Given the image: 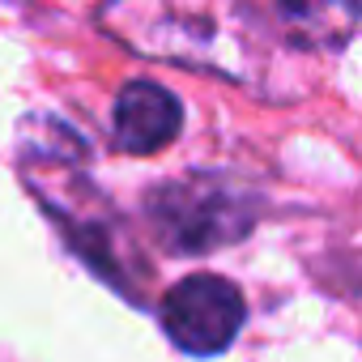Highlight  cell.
<instances>
[{
    "label": "cell",
    "mask_w": 362,
    "mask_h": 362,
    "mask_svg": "<svg viewBox=\"0 0 362 362\" xmlns=\"http://www.w3.org/2000/svg\"><path fill=\"white\" fill-rule=\"evenodd\" d=\"M98 26L145 60L239 86H256L269 60V30L252 0H103Z\"/></svg>",
    "instance_id": "1"
},
{
    "label": "cell",
    "mask_w": 362,
    "mask_h": 362,
    "mask_svg": "<svg viewBox=\"0 0 362 362\" xmlns=\"http://www.w3.org/2000/svg\"><path fill=\"white\" fill-rule=\"evenodd\" d=\"M86 141L52 115H26L18 124V170L43 214L64 230V243L119 294L141 298L136 281L145 273L141 256L128 243V230L111 214L107 197L86 175Z\"/></svg>",
    "instance_id": "2"
},
{
    "label": "cell",
    "mask_w": 362,
    "mask_h": 362,
    "mask_svg": "<svg viewBox=\"0 0 362 362\" xmlns=\"http://www.w3.org/2000/svg\"><path fill=\"white\" fill-rule=\"evenodd\" d=\"M141 214L166 256H209L243 243L256 230L260 197L222 170H197L153 184Z\"/></svg>",
    "instance_id": "3"
},
{
    "label": "cell",
    "mask_w": 362,
    "mask_h": 362,
    "mask_svg": "<svg viewBox=\"0 0 362 362\" xmlns=\"http://www.w3.org/2000/svg\"><path fill=\"white\" fill-rule=\"evenodd\" d=\"M158 324L175 349L192 358H218L235 345L247 324L243 290L218 273H192L175 281L158 303Z\"/></svg>",
    "instance_id": "4"
},
{
    "label": "cell",
    "mask_w": 362,
    "mask_h": 362,
    "mask_svg": "<svg viewBox=\"0 0 362 362\" xmlns=\"http://www.w3.org/2000/svg\"><path fill=\"white\" fill-rule=\"evenodd\" d=\"M184 132V103L158 81H128L115 94L111 141L119 153L149 158Z\"/></svg>",
    "instance_id": "5"
},
{
    "label": "cell",
    "mask_w": 362,
    "mask_h": 362,
    "mask_svg": "<svg viewBox=\"0 0 362 362\" xmlns=\"http://www.w3.org/2000/svg\"><path fill=\"white\" fill-rule=\"evenodd\" d=\"M277 26L307 52H337L354 39L362 0H273Z\"/></svg>",
    "instance_id": "6"
}]
</instances>
